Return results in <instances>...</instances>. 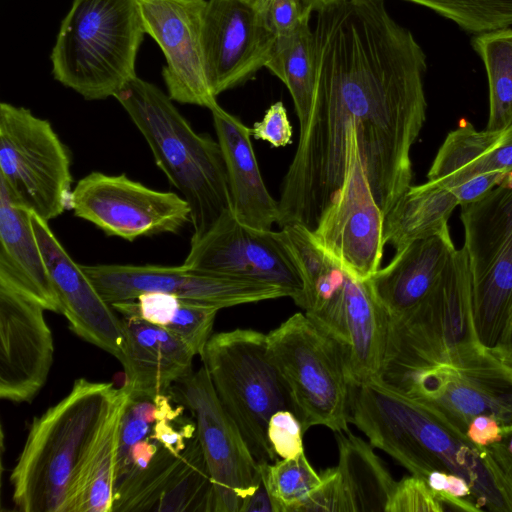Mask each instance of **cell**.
I'll list each match as a JSON object with an SVG mask.
<instances>
[{"label":"cell","mask_w":512,"mask_h":512,"mask_svg":"<svg viewBox=\"0 0 512 512\" xmlns=\"http://www.w3.org/2000/svg\"><path fill=\"white\" fill-rule=\"evenodd\" d=\"M314 87L284 176L278 225L314 229L341 186L350 133L384 217L411 186V147L426 118V55L384 0H334L317 11Z\"/></svg>","instance_id":"obj_1"},{"label":"cell","mask_w":512,"mask_h":512,"mask_svg":"<svg viewBox=\"0 0 512 512\" xmlns=\"http://www.w3.org/2000/svg\"><path fill=\"white\" fill-rule=\"evenodd\" d=\"M350 423L372 447L423 479L433 470L464 477L479 507L512 512L485 447H477L428 405L377 379L350 384Z\"/></svg>","instance_id":"obj_2"},{"label":"cell","mask_w":512,"mask_h":512,"mask_svg":"<svg viewBox=\"0 0 512 512\" xmlns=\"http://www.w3.org/2000/svg\"><path fill=\"white\" fill-rule=\"evenodd\" d=\"M126 393L125 386L79 378L34 418L10 477L19 510L71 512L83 468Z\"/></svg>","instance_id":"obj_3"},{"label":"cell","mask_w":512,"mask_h":512,"mask_svg":"<svg viewBox=\"0 0 512 512\" xmlns=\"http://www.w3.org/2000/svg\"><path fill=\"white\" fill-rule=\"evenodd\" d=\"M114 98L148 143L157 166L190 207L191 238L232 209L218 141L194 131L168 94L138 76Z\"/></svg>","instance_id":"obj_4"},{"label":"cell","mask_w":512,"mask_h":512,"mask_svg":"<svg viewBox=\"0 0 512 512\" xmlns=\"http://www.w3.org/2000/svg\"><path fill=\"white\" fill-rule=\"evenodd\" d=\"M376 379L428 405L465 436L479 415L512 424V367L480 342L385 362Z\"/></svg>","instance_id":"obj_5"},{"label":"cell","mask_w":512,"mask_h":512,"mask_svg":"<svg viewBox=\"0 0 512 512\" xmlns=\"http://www.w3.org/2000/svg\"><path fill=\"white\" fill-rule=\"evenodd\" d=\"M145 34L137 0H73L51 51L53 77L85 100L114 97L137 76Z\"/></svg>","instance_id":"obj_6"},{"label":"cell","mask_w":512,"mask_h":512,"mask_svg":"<svg viewBox=\"0 0 512 512\" xmlns=\"http://www.w3.org/2000/svg\"><path fill=\"white\" fill-rule=\"evenodd\" d=\"M200 357L254 458L258 463L277 461L267 439L268 421L278 410L294 413V406L268 352L267 335L242 328L216 333Z\"/></svg>","instance_id":"obj_7"},{"label":"cell","mask_w":512,"mask_h":512,"mask_svg":"<svg viewBox=\"0 0 512 512\" xmlns=\"http://www.w3.org/2000/svg\"><path fill=\"white\" fill-rule=\"evenodd\" d=\"M266 335L304 433L313 426L349 431L350 382L336 343L301 312Z\"/></svg>","instance_id":"obj_8"},{"label":"cell","mask_w":512,"mask_h":512,"mask_svg":"<svg viewBox=\"0 0 512 512\" xmlns=\"http://www.w3.org/2000/svg\"><path fill=\"white\" fill-rule=\"evenodd\" d=\"M71 160L49 121L0 104V184L12 201L49 222L71 207Z\"/></svg>","instance_id":"obj_9"},{"label":"cell","mask_w":512,"mask_h":512,"mask_svg":"<svg viewBox=\"0 0 512 512\" xmlns=\"http://www.w3.org/2000/svg\"><path fill=\"white\" fill-rule=\"evenodd\" d=\"M195 418L196 434L213 486L214 512H240L261 474L238 426L222 406L203 366L168 390Z\"/></svg>","instance_id":"obj_10"},{"label":"cell","mask_w":512,"mask_h":512,"mask_svg":"<svg viewBox=\"0 0 512 512\" xmlns=\"http://www.w3.org/2000/svg\"><path fill=\"white\" fill-rule=\"evenodd\" d=\"M70 208L106 235L127 241L177 233L190 222V207L182 196L154 190L125 174L86 175L72 190Z\"/></svg>","instance_id":"obj_11"},{"label":"cell","mask_w":512,"mask_h":512,"mask_svg":"<svg viewBox=\"0 0 512 512\" xmlns=\"http://www.w3.org/2000/svg\"><path fill=\"white\" fill-rule=\"evenodd\" d=\"M183 266L205 273L244 279L282 288L300 306L303 282L278 231L240 222L232 209L205 233L191 238Z\"/></svg>","instance_id":"obj_12"},{"label":"cell","mask_w":512,"mask_h":512,"mask_svg":"<svg viewBox=\"0 0 512 512\" xmlns=\"http://www.w3.org/2000/svg\"><path fill=\"white\" fill-rule=\"evenodd\" d=\"M109 304L135 300L146 292H164L181 300L219 309L288 297L282 288L205 273L181 266L100 264L81 265Z\"/></svg>","instance_id":"obj_13"},{"label":"cell","mask_w":512,"mask_h":512,"mask_svg":"<svg viewBox=\"0 0 512 512\" xmlns=\"http://www.w3.org/2000/svg\"><path fill=\"white\" fill-rule=\"evenodd\" d=\"M343 182L312 229L318 244L353 277L367 280L381 265L384 214L371 191L351 131Z\"/></svg>","instance_id":"obj_14"},{"label":"cell","mask_w":512,"mask_h":512,"mask_svg":"<svg viewBox=\"0 0 512 512\" xmlns=\"http://www.w3.org/2000/svg\"><path fill=\"white\" fill-rule=\"evenodd\" d=\"M146 34L165 58L162 77L178 103L218 105L205 68L203 24L207 0H137Z\"/></svg>","instance_id":"obj_15"},{"label":"cell","mask_w":512,"mask_h":512,"mask_svg":"<svg viewBox=\"0 0 512 512\" xmlns=\"http://www.w3.org/2000/svg\"><path fill=\"white\" fill-rule=\"evenodd\" d=\"M276 35L253 0H207L203 24L206 74L213 94L250 79L269 61Z\"/></svg>","instance_id":"obj_16"},{"label":"cell","mask_w":512,"mask_h":512,"mask_svg":"<svg viewBox=\"0 0 512 512\" xmlns=\"http://www.w3.org/2000/svg\"><path fill=\"white\" fill-rule=\"evenodd\" d=\"M305 314L338 346L350 384L360 385L378 377L388 315L368 279L347 273L338 288Z\"/></svg>","instance_id":"obj_17"},{"label":"cell","mask_w":512,"mask_h":512,"mask_svg":"<svg viewBox=\"0 0 512 512\" xmlns=\"http://www.w3.org/2000/svg\"><path fill=\"white\" fill-rule=\"evenodd\" d=\"M46 309L0 281V397L30 402L45 385L54 344Z\"/></svg>","instance_id":"obj_18"},{"label":"cell","mask_w":512,"mask_h":512,"mask_svg":"<svg viewBox=\"0 0 512 512\" xmlns=\"http://www.w3.org/2000/svg\"><path fill=\"white\" fill-rule=\"evenodd\" d=\"M33 228L60 303V313L71 330L122 362L124 331L122 320L104 300L94 284L68 254L48 222L32 213Z\"/></svg>","instance_id":"obj_19"},{"label":"cell","mask_w":512,"mask_h":512,"mask_svg":"<svg viewBox=\"0 0 512 512\" xmlns=\"http://www.w3.org/2000/svg\"><path fill=\"white\" fill-rule=\"evenodd\" d=\"M338 464L320 473L321 485L298 512H385L396 481L372 445L347 432H334Z\"/></svg>","instance_id":"obj_20"},{"label":"cell","mask_w":512,"mask_h":512,"mask_svg":"<svg viewBox=\"0 0 512 512\" xmlns=\"http://www.w3.org/2000/svg\"><path fill=\"white\" fill-rule=\"evenodd\" d=\"M124 331L125 388L131 399H154L192 371L195 356L166 327L153 325L135 313L121 317Z\"/></svg>","instance_id":"obj_21"},{"label":"cell","mask_w":512,"mask_h":512,"mask_svg":"<svg viewBox=\"0 0 512 512\" xmlns=\"http://www.w3.org/2000/svg\"><path fill=\"white\" fill-rule=\"evenodd\" d=\"M455 250L447 228L395 251L391 262L368 279L386 313L401 315L424 302L435 289Z\"/></svg>","instance_id":"obj_22"},{"label":"cell","mask_w":512,"mask_h":512,"mask_svg":"<svg viewBox=\"0 0 512 512\" xmlns=\"http://www.w3.org/2000/svg\"><path fill=\"white\" fill-rule=\"evenodd\" d=\"M228 176L232 211L245 225L271 230L279 202L268 192L251 143V129L218 104L211 110Z\"/></svg>","instance_id":"obj_23"},{"label":"cell","mask_w":512,"mask_h":512,"mask_svg":"<svg viewBox=\"0 0 512 512\" xmlns=\"http://www.w3.org/2000/svg\"><path fill=\"white\" fill-rule=\"evenodd\" d=\"M0 281L60 313V303L40 249L32 212L12 201L0 184Z\"/></svg>","instance_id":"obj_24"},{"label":"cell","mask_w":512,"mask_h":512,"mask_svg":"<svg viewBox=\"0 0 512 512\" xmlns=\"http://www.w3.org/2000/svg\"><path fill=\"white\" fill-rule=\"evenodd\" d=\"M512 170V123L502 130H476L464 122L446 136L427 178L453 189L482 174Z\"/></svg>","instance_id":"obj_25"},{"label":"cell","mask_w":512,"mask_h":512,"mask_svg":"<svg viewBox=\"0 0 512 512\" xmlns=\"http://www.w3.org/2000/svg\"><path fill=\"white\" fill-rule=\"evenodd\" d=\"M460 207L473 280L512 238V170L483 197Z\"/></svg>","instance_id":"obj_26"},{"label":"cell","mask_w":512,"mask_h":512,"mask_svg":"<svg viewBox=\"0 0 512 512\" xmlns=\"http://www.w3.org/2000/svg\"><path fill=\"white\" fill-rule=\"evenodd\" d=\"M457 206L455 193L435 182L410 186L384 217V244L398 251L412 241L444 231Z\"/></svg>","instance_id":"obj_27"},{"label":"cell","mask_w":512,"mask_h":512,"mask_svg":"<svg viewBox=\"0 0 512 512\" xmlns=\"http://www.w3.org/2000/svg\"><path fill=\"white\" fill-rule=\"evenodd\" d=\"M472 309L477 336L493 348L512 307V238L485 271L471 280Z\"/></svg>","instance_id":"obj_28"},{"label":"cell","mask_w":512,"mask_h":512,"mask_svg":"<svg viewBox=\"0 0 512 512\" xmlns=\"http://www.w3.org/2000/svg\"><path fill=\"white\" fill-rule=\"evenodd\" d=\"M129 399L127 391L95 444L79 479L71 512H112L120 423Z\"/></svg>","instance_id":"obj_29"},{"label":"cell","mask_w":512,"mask_h":512,"mask_svg":"<svg viewBox=\"0 0 512 512\" xmlns=\"http://www.w3.org/2000/svg\"><path fill=\"white\" fill-rule=\"evenodd\" d=\"M288 88L295 111L302 123L309 111L313 87V31L305 22L294 33L276 37L266 66Z\"/></svg>","instance_id":"obj_30"},{"label":"cell","mask_w":512,"mask_h":512,"mask_svg":"<svg viewBox=\"0 0 512 512\" xmlns=\"http://www.w3.org/2000/svg\"><path fill=\"white\" fill-rule=\"evenodd\" d=\"M472 45L484 63L488 78L486 129L502 130L512 123V28L477 34Z\"/></svg>","instance_id":"obj_31"},{"label":"cell","mask_w":512,"mask_h":512,"mask_svg":"<svg viewBox=\"0 0 512 512\" xmlns=\"http://www.w3.org/2000/svg\"><path fill=\"white\" fill-rule=\"evenodd\" d=\"M155 511L214 512L211 477L196 433Z\"/></svg>","instance_id":"obj_32"},{"label":"cell","mask_w":512,"mask_h":512,"mask_svg":"<svg viewBox=\"0 0 512 512\" xmlns=\"http://www.w3.org/2000/svg\"><path fill=\"white\" fill-rule=\"evenodd\" d=\"M258 465L275 512H298L322 482L320 474L313 469L304 453Z\"/></svg>","instance_id":"obj_33"},{"label":"cell","mask_w":512,"mask_h":512,"mask_svg":"<svg viewBox=\"0 0 512 512\" xmlns=\"http://www.w3.org/2000/svg\"><path fill=\"white\" fill-rule=\"evenodd\" d=\"M425 6L480 34L512 25V0H406Z\"/></svg>","instance_id":"obj_34"},{"label":"cell","mask_w":512,"mask_h":512,"mask_svg":"<svg viewBox=\"0 0 512 512\" xmlns=\"http://www.w3.org/2000/svg\"><path fill=\"white\" fill-rule=\"evenodd\" d=\"M219 310L215 306L181 300L174 318L166 328L180 338L194 355L201 356L212 336Z\"/></svg>","instance_id":"obj_35"},{"label":"cell","mask_w":512,"mask_h":512,"mask_svg":"<svg viewBox=\"0 0 512 512\" xmlns=\"http://www.w3.org/2000/svg\"><path fill=\"white\" fill-rule=\"evenodd\" d=\"M445 509L425 479L411 474L396 482L385 512H443Z\"/></svg>","instance_id":"obj_36"},{"label":"cell","mask_w":512,"mask_h":512,"mask_svg":"<svg viewBox=\"0 0 512 512\" xmlns=\"http://www.w3.org/2000/svg\"><path fill=\"white\" fill-rule=\"evenodd\" d=\"M303 434L300 420L290 410H278L268 421L267 439L278 458L289 459L304 453Z\"/></svg>","instance_id":"obj_37"},{"label":"cell","mask_w":512,"mask_h":512,"mask_svg":"<svg viewBox=\"0 0 512 512\" xmlns=\"http://www.w3.org/2000/svg\"><path fill=\"white\" fill-rule=\"evenodd\" d=\"M425 481L444 506L457 511H482L464 477L445 470H433Z\"/></svg>","instance_id":"obj_38"},{"label":"cell","mask_w":512,"mask_h":512,"mask_svg":"<svg viewBox=\"0 0 512 512\" xmlns=\"http://www.w3.org/2000/svg\"><path fill=\"white\" fill-rule=\"evenodd\" d=\"M181 299L164 292H146L135 300L112 304L121 315L135 313L145 321L166 327L174 318Z\"/></svg>","instance_id":"obj_39"},{"label":"cell","mask_w":512,"mask_h":512,"mask_svg":"<svg viewBox=\"0 0 512 512\" xmlns=\"http://www.w3.org/2000/svg\"><path fill=\"white\" fill-rule=\"evenodd\" d=\"M261 9L276 37L294 33L313 11L303 0H266Z\"/></svg>","instance_id":"obj_40"},{"label":"cell","mask_w":512,"mask_h":512,"mask_svg":"<svg viewBox=\"0 0 512 512\" xmlns=\"http://www.w3.org/2000/svg\"><path fill=\"white\" fill-rule=\"evenodd\" d=\"M256 139L269 142L274 147H284L292 142L293 128L281 101L272 104L263 119L251 128Z\"/></svg>","instance_id":"obj_41"},{"label":"cell","mask_w":512,"mask_h":512,"mask_svg":"<svg viewBox=\"0 0 512 512\" xmlns=\"http://www.w3.org/2000/svg\"><path fill=\"white\" fill-rule=\"evenodd\" d=\"M501 439L485 447L512 506V424L501 428Z\"/></svg>","instance_id":"obj_42"},{"label":"cell","mask_w":512,"mask_h":512,"mask_svg":"<svg viewBox=\"0 0 512 512\" xmlns=\"http://www.w3.org/2000/svg\"><path fill=\"white\" fill-rule=\"evenodd\" d=\"M507 173L482 174L451 190L455 193L459 201V206L467 204L476 201L487 194L504 178Z\"/></svg>","instance_id":"obj_43"},{"label":"cell","mask_w":512,"mask_h":512,"mask_svg":"<svg viewBox=\"0 0 512 512\" xmlns=\"http://www.w3.org/2000/svg\"><path fill=\"white\" fill-rule=\"evenodd\" d=\"M501 423L494 417L479 415L468 424L466 436L477 447H488L502 437Z\"/></svg>","instance_id":"obj_44"},{"label":"cell","mask_w":512,"mask_h":512,"mask_svg":"<svg viewBox=\"0 0 512 512\" xmlns=\"http://www.w3.org/2000/svg\"><path fill=\"white\" fill-rule=\"evenodd\" d=\"M240 512H275L273 502L262 480L259 487L244 500Z\"/></svg>","instance_id":"obj_45"},{"label":"cell","mask_w":512,"mask_h":512,"mask_svg":"<svg viewBox=\"0 0 512 512\" xmlns=\"http://www.w3.org/2000/svg\"><path fill=\"white\" fill-rule=\"evenodd\" d=\"M492 350L503 362L512 367V307L506 318L499 340Z\"/></svg>","instance_id":"obj_46"}]
</instances>
